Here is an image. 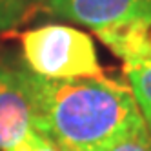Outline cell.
<instances>
[{"mask_svg":"<svg viewBox=\"0 0 151 151\" xmlns=\"http://www.w3.org/2000/svg\"><path fill=\"white\" fill-rule=\"evenodd\" d=\"M33 100L35 129L62 149L106 151L146 124L129 86L100 78L46 80L24 69Z\"/></svg>","mask_w":151,"mask_h":151,"instance_id":"obj_1","label":"cell"},{"mask_svg":"<svg viewBox=\"0 0 151 151\" xmlns=\"http://www.w3.org/2000/svg\"><path fill=\"white\" fill-rule=\"evenodd\" d=\"M26 71L46 80H77L106 77L93 38L64 24L27 29L20 37Z\"/></svg>","mask_w":151,"mask_h":151,"instance_id":"obj_2","label":"cell"},{"mask_svg":"<svg viewBox=\"0 0 151 151\" xmlns=\"http://www.w3.org/2000/svg\"><path fill=\"white\" fill-rule=\"evenodd\" d=\"M51 11L93 31L115 24H151V0H46Z\"/></svg>","mask_w":151,"mask_h":151,"instance_id":"obj_3","label":"cell"},{"mask_svg":"<svg viewBox=\"0 0 151 151\" xmlns=\"http://www.w3.org/2000/svg\"><path fill=\"white\" fill-rule=\"evenodd\" d=\"M31 129H35V111L24 69L0 64V151L11 149Z\"/></svg>","mask_w":151,"mask_h":151,"instance_id":"obj_4","label":"cell"},{"mask_svg":"<svg viewBox=\"0 0 151 151\" xmlns=\"http://www.w3.org/2000/svg\"><path fill=\"white\" fill-rule=\"evenodd\" d=\"M124 75L135 102L151 133V57L124 62Z\"/></svg>","mask_w":151,"mask_h":151,"instance_id":"obj_5","label":"cell"},{"mask_svg":"<svg viewBox=\"0 0 151 151\" xmlns=\"http://www.w3.org/2000/svg\"><path fill=\"white\" fill-rule=\"evenodd\" d=\"M106 151H151V133L146 124L131 129Z\"/></svg>","mask_w":151,"mask_h":151,"instance_id":"obj_6","label":"cell"},{"mask_svg":"<svg viewBox=\"0 0 151 151\" xmlns=\"http://www.w3.org/2000/svg\"><path fill=\"white\" fill-rule=\"evenodd\" d=\"M27 9V0H0V31H7L18 26Z\"/></svg>","mask_w":151,"mask_h":151,"instance_id":"obj_7","label":"cell"},{"mask_svg":"<svg viewBox=\"0 0 151 151\" xmlns=\"http://www.w3.org/2000/svg\"><path fill=\"white\" fill-rule=\"evenodd\" d=\"M7 151H60V147L49 137L42 135L37 129H31L18 144H15Z\"/></svg>","mask_w":151,"mask_h":151,"instance_id":"obj_8","label":"cell"},{"mask_svg":"<svg viewBox=\"0 0 151 151\" xmlns=\"http://www.w3.org/2000/svg\"><path fill=\"white\" fill-rule=\"evenodd\" d=\"M151 57V26L147 27V33H146V55L144 58Z\"/></svg>","mask_w":151,"mask_h":151,"instance_id":"obj_9","label":"cell"},{"mask_svg":"<svg viewBox=\"0 0 151 151\" xmlns=\"http://www.w3.org/2000/svg\"><path fill=\"white\" fill-rule=\"evenodd\" d=\"M40 2H46V0H27V4H40Z\"/></svg>","mask_w":151,"mask_h":151,"instance_id":"obj_10","label":"cell"},{"mask_svg":"<svg viewBox=\"0 0 151 151\" xmlns=\"http://www.w3.org/2000/svg\"><path fill=\"white\" fill-rule=\"evenodd\" d=\"M60 151H77V149H62L60 147ZM93 151H100V149H93Z\"/></svg>","mask_w":151,"mask_h":151,"instance_id":"obj_11","label":"cell"}]
</instances>
